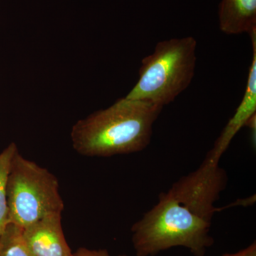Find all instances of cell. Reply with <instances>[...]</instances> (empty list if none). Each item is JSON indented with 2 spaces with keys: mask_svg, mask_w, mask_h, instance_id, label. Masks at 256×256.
I'll return each instance as SVG.
<instances>
[{
  "mask_svg": "<svg viewBox=\"0 0 256 256\" xmlns=\"http://www.w3.org/2000/svg\"><path fill=\"white\" fill-rule=\"evenodd\" d=\"M162 109L148 101L119 99L74 124L70 133L74 150L82 156L98 158L144 150Z\"/></svg>",
  "mask_w": 256,
  "mask_h": 256,
  "instance_id": "6da1fadb",
  "label": "cell"
},
{
  "mask_svg": "<svg viewBox=\"0 0 256 256\" xmlns=\"http://www.w3.org/2000/svg\"><path fill=\"white\" fill-rule=\"evenodd\" d=\"M210 225L162 192L158 204L133 224V248L137 256H154L178 246L186 248L194 256H204L214 244Z\"/></svg>",
  "mask_w": 256,
  "mask_h": 256,
  "instance_id": "7a4b0ae2",
  "label": "cell"
},
{
  "mask_svg": "<svg viewBox=\"0 0 256 256\" xmlns=\"http://www.w3.org/2000/svg\"><path fill=\"white\" fill-rule=\"evenodd\" d=\"M196 46L192 36L158 42L154 52L142 60L139 79L126 98L163 108L171 104L194 76Z\"/></svg>",
  "mask_w": 256,
  "mask_h": 256,
  "instance_id": "3957f363",
  "label": "cell"
},
{
  "mask_svg": "<svg viewBox=\"0 0 256 256\" xmlns=\"http://www.w3.org/2000/svg\"><path fill=\"white\" fill-rule=\"evenodd\" d=\"M10 223L22 228L52 214L62 213L64 203L60 184L46 168L16 152L8 178Z\"/></svg>",
  "mask_w": 256,
  "mask_h": 256,
  "instance_id": "277c9868",
  "label": "cell"
},
{
  "mask_svg": "<svg viewBox=\"0 0 256 256\" xmlns=\"http://www.w3.org/2000/svg\"><path fill=\"white\" fill-rule=\"evenodd\" d=\"M228 175L220 163L205 158L195 171L182 176L166 192L194 214L212 224L220 208L214 206L226 188Z\"/></svg>",
  "mask_w": 256,
  "mask_h": 256,
  "instance_id": "5b68a950",
  "label": "cell"
},
{
  "mask_svg": "<svg viewBox=\"0 0 256 256\" xmlns=\"http://www.w3.org/2000/svg\"><path fill=\"white\" fill-rule=\"evenodd\" d=\"M249 36L252 38V57L245 92L235 114L220 132L213 148L207 153L205 158L214 162L220 163V158L228 149L236 134L256 114V31Z\"/></svg>",
  "mask_w": 256,
  "mask_h": 256,
  "instance_id": "8992f818",
  "label": "cell"
},
{
  "mask_svg": "<svg viewBox=\"0 0 256 256\" xmlns=\"http://www.w3.org/2000/svg\"><path fill=\"white\" fill-rule=\"evenodd\" d=\"M32 256H74L62 229V214H52L23 228Z\"/></svg>",
  "mask_w": 256,
  "mask_h": 256,
  "instance_id": "52a82bcc",
  "label": "cell"
},
{
  "mask_svg": "<svg viewBox=\"0 0 256 256\" xmlns=\"http://www.w3.org/2000/svg\"><path fill=\"white\" fill-rule=\"evenodd\" d=\"M218 24L226 34L250 35L256 31V0H222Z\"/></svg>",
  "mask_w": 256,
  "mask_h": 256,
  "instance_id": "ba28073f",
  "label": "cell"
},
{
  "mask_svg": "<svg viewBox=\"0 0 256 256\" xmlns=\"http://www.w3.org/2000/svg\"><path fill=\"white\" fill-rule=\"evenodd\" d=\"M18 151L15 143L12 142L0 153V236L10 224L8 204V178L13 158Z\"/></svg>",
  "mask_w": 256,
  "mask_h": 256,
  "instance_id": "9c48e42d",
  "label": "cell"
},
{
  "mask_svg": "<svg viewBox=\"0 0 256 256\" xmlns=\"http://www.w3.org/2000/svg\"><path fill=\"white\" fill-rule=\"evenodd\" d=\"M23 228L10 223L0 236V256H32L24 240Z\"/></svg>",
  "mask_w": 256,
  "mask_h": 256,
  "instance_id": "30bf717a",
  "label": "cell"
},
{
  "mask_svg": "<svg viewBox=\"0 0 256 256\" xmlns=\"http://www.w3.org/2000/svg\"><path fill=\"white\" fill-rule=\"evenodd\" d=\"M74 256H110L106 250H89L85 248H80Z\"/></svg>",
  "mask_w": 256,
  "mask_h": 256,
  "instance_id": "8fae6325",
  "label": "cell"
},
{
  "mask_svg": "<svg viewBox=\"0 0 256 256\" xmlns=\"http://www.w3.org/2000/svg\"><path fill=\"white\" fill-rule=\"evenodd\" d=\"M222 256H256V242H254L249 246L234 254H226Z\"/></svg>",
  "mask_w": 256,
  "mask_h": 256,
  "instance_id": "7c38bea8",
  "label": "cell"
},
{
  "mask_svg": "<svg viewBox=\"0 0 256 256\" xmlns=\"http://www.w3.org/2000/svg\"><path fill=\"white\" fill-rule=\"evenodd\" d=\"M256 202V195L249 197V198H242V200H238L237 201L233 202L232 204H229L228 206L222 207L220 208V212L225 208H230V207L238 206H252Z\"/></svg>",
  "mask_w": 256,
  "mask_h": 256,
  "instance_id": "4fadbf2b",
  "label": "cell"
}]
</instances>
